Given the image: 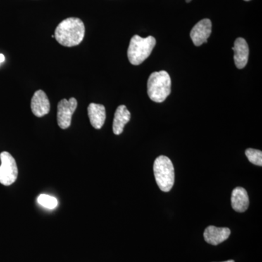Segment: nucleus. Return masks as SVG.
<instances>
[{
	"instance_id": "1",
	"label": "nucleus",
	"mask_w": 262,
	"mask_h": 262,
	"mask_svg": "<svg viewBox=\"0 0 262 262\" xmlns=\"http://www.w3.org/2000/svg\"><path fill=\"white\" fill-rule=\"evenodd\" d=\"M84 25L80 18H69L58 24L54 37L57 42L65 47L78 46L84 37Z\"/></svg>"
},
{
	"instance_id": "2",
	"label": "nucleus",
	"mask_w": 262,
	"mask_h": 262,
	"mask_svg": "<svg viewBox=\"0 0 262 262\" xmlns=\"http://www.w3.org/2000/svg\"><path fill=\"white\" fill-rule=\"evenodd\" d=\"M171 91V80L166 71L153 72L147 82V94L151 101L162 103Z\"/></svg>"
},
{
	"instance_id": "3",
	"label": "nucleus",
	"mask_w": 262,
	"mask_h": 262,
	"mask_svg": "<svg viewBox=\"0 0 262 262\" xmlns=\"http://www.w3.org/2000/svg\"><path fill=\"white\" fill-rule=\"evenodd\" d=\"M155 45L156 39L151 36L143 38L134 35L131 38L127 50V58L131 64L137 66L142 63L150 56Z\"/></svg>"
},
{
	"instance_id": "4",
	"label": "nucleus",
	"mask_w": 262,
	"mask_h": 262,
	"mask_svg": "<svg viewBox=\"0 0 262 262\" xmlns=\"http://www.w3.org/2000/svg\"><path fill=\"white\" fill-rule=\"evenodd\" d=\"M153 170L155 180L160 190L164 192L170 191L175 182V173L171 160L164 155L158 157L155 160Z\"/></svg>"
},
{
	"instance_id": "5",
	"label": "nucleus",
	"mask_w": 262,
	"mask_h": 262,
	"mask_svg": "<svg viewBox=\"0 0 262 262\" xmlns=\"http://www.w3.org/2000/svg\"><path fill=\"white\" fill-rule=\"evenodd\" d=\"M0 184L10 186L15 183L18 178V167L16 162L8 151H3L0 154Z\"/></svg>"
},
{
	"instance_id": "6",
	"label": "nucleus",
	"mask_w": 262,
	"mask_h": 262,
	"mask_svg": "<svg viewBox=\"0 0 262 262\" xmlns=\"http://www.w3.org/2000/svg\"><path fill=\"white\" fill-rule=\"evenodd\" d=\"M77 107V101L75 98L69 100L62 99L58 103L57 122L61 129H67L72 123V117Z\"/></svg>"
},
{
	"instance_id": "7",
	"label": "nucleus",
	"mask_w": 262,
	"mask_h": 262,
	"mask_svg": "<svg viewBox=\"0 0 262 262\" xmlns=\"http://www.w3.org/2000/svg\"><path fill=\"white\" fill-rule=\"evenodd\" d=\"M212 24L208 18L200 20L193 27L190 32V37L195 46H201L203 43L208 42V37L211 36Z\"/></svg>"
},
{
	"instance_id": "8",
	"label": "nucleus",
	"mask_w": 262,
	"mask_h": 262,
	"mask_svg": "<svg viewBox=\"0 0 262 262\" xmlns=\"http://www.w3.org/2000/svg\"><path fill=\"white\" fill-rule=\"evenodd\" d=\"M31 108L33 114L37 117L48 115L51 110L49 99L42 90L36 91L31 101Z\"/></svg>"
},
{
	"instance_id": "9",
	"label": "nucleus",
	"mask_w": 262,
	"mask_h": 262,
	"mask_svg": "<svg viewBox=\"0 0 262 262\" xmlns=\"http://www.w3.org/2000/svg\"><path fill=\"white\" fill-rule=\"evenodd\" d=\"M230 229L227 227H216L215 226H209L205 229V241L208 244L217 246L225 242L230 236Z\"/></svg>"
},
{
	"instance_id": "10",
	"label": "nucleus",
	"mask_w": 262,
	"mask_h": 262,
	"mask_svg": "<svg viewBox=\"0 0 262 262\" xmlns=\"http://www.w3.org/2000/svg\"><path fill=\"white\" fill-rule=\"evenodd\" d=\"M234 51V61L236 67L239 70H242L248 61L249 56V48L248 43L244 38H237L234 43V47L232 48Z\"/></svg>"
},
{
	"instance_id": "11",
	"label": "nucleus",
	"mask_w": 262,
	"mask_h": 262,
	"mask_svg": "<svg viewBox=\"0 0 262 262\" xmlns=\"http://www.w3.org/2000/svg\"><path fill=\"white\" fill-rule=\"evenodd\" d=\"M88 114L92 126L96 129H101L106 120V108L102 104L90 103Z\"/></svg>"
},
{
	"instance_id": "12",
	"label": "nucleus",
	"mask_w": 262,
	"mask_h": 262,
	"mask_svg": "<svg viewBox=\"0 0 262 262\" xmlns=\"http://www.w3.org/2000/svg\"><path fill=\"white\" fill-rule=\"evenodd\" d=\"M231 203L234 211L244 213L249 206L247 191L243 187H236L232 191Z\"/></svg>"
},
{
	"instance_id": "13",
	"label": "nucleus",
	"mask_w": 262,
	"mask_h": 262,
	"mask_svg": "<svg viewBox=\"0 0 262 262\" xmlns=\"http://www.w3.org/2000/svg\"><path fill=\"white\" fill-rule=\"evenodd\" d=\"M131 115L125 105L117 107L113 121V132L115 135H120L125 125L130 121Z\"/></svg>"
},
{
	"instance_id": "14",
	"label": "nucleus",
	"mask_w": 262,
	"mask_h": 262,
	"mask_svg": "<svg viewBox=\"0 0 262 262\" xmlns=\"http://www.w3.org/2000/svg\"><path fill=\"white\" fill-rule=\"evenodd\" d=\"M37 202L41 206L48 209H54L58 206L56 198L48 194H40L37 198Z\"/></svg>"
},
{
	"instance_id": "15",
	"label": "nucleus",
	"mask_w": 262,
	"mask_h": 262,
	"mask_svg": "<svg viewBox=\"0 0 262 262\" xmlns=\"http://www.w3.org/2000/svg\"><path fill=\"white\" fill-rule=\"evenodd\" d=\"M246 155L248 160L253 165L261 166L262 152L261 150L248 149L246 151Z\"/></svg>"
},
{
	"instance_id": "16",
	"label": "nucleus",
	"mask_w": 262,
	"mask_h": 262,
	"mask_svg": "<svg viewBox=\"0 0 262 262\" xmlns=\"http://www.w3.org/2000/svg\"><path fill=\"white\" fill-rule=\"evenodd\" d=\"M5 61V56L3 54H0V63Z\"/></svg>"
},
{
	"instance_id": "17",
	"label": "nucleus",
	"mask_w": 262,
	"mask_h": 262,
	"mask_svg": "<svg viewBox=\"0 0 262 262\" xmlns=\"http://www.w3.org/2000/svg\"><path fill=\"white\" fill-rule=\"evenodd\" d=\"M223 262H235L234 260H228V261H223Z\"/></svg>"
},
{
	"instance_id": "18",
	"label": "nucleus",
	"mask_w": 262,
	"mask_h": 262,
	"mask_svg": "<svg viewBox=\"0 0 262 262\" xmlns=\"http://www.w3.org/2000/svg\"><path fill=\"white\" fill-rule=\"evenodd\" d=\"M191 1H192V0H186V3H189Z\"/></svg>"
},
{
	"instance_id": "19",
	"label": "nucleus",
	"mask_w": 262,
	"mask_h": 262,
	"mask_svg": "<svg viewBox=\"0 0 262 262\" xmlns=\"http://www.w3.org/2000/svg\"><path fill=\"white\" fill-rule=\"evenodd\" d=\"M244 1L248 2V1H251V0H244Z\"/></svg>"
}]
</instances>
